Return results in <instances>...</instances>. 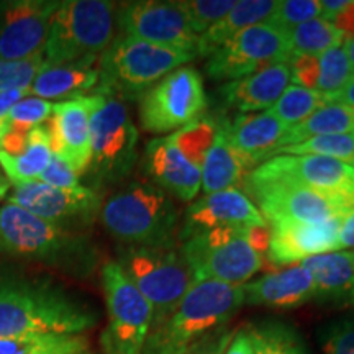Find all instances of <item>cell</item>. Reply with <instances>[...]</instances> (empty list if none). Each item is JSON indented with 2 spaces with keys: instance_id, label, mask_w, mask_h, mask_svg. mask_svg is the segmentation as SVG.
<instances>
[{
  "instance_id": "1",
  "label": "cell",
  "mask_w": 354,
  "mask_h": 354,
  "mask_svg": "<svg viewBox=\"0 0 354 354\" xmlns=\"http://www.w3.org/2000/svg\"><path fill=\"white\" fill-rule=\"evenodd\" d=\"M97 313L46 279L0 271V338L32 335H82Z\"/></svg>"
},
{
  "instance_id": "2",
  "label": "cell",
  "mask_w": 354,
  "mask_h": 354,
  "mask_svg": "<svg viewBox=\"0 0 354 354\" xmlns=\"http://www.w3.org/2000/svg\"><path fill=\"white\" fill-rule=\"evenodd\" d=\"M0 251L74 277H87L100 259L88 234L59 227L12 203L0 207Z\"/></svg>"
},
{
  "instance_id": "3",
  "label": "cell",
  "mask_w": 354,
  "mask_h": 354,
  "mask_svg": "<svg viewBox=\"0 0 354 354\" xmlns=\"http://www.w3.org/2000/svg\"><path fill=\"white\" fill-rule=\"evenodd\" d=\"M243 305V286L194 281L183 299L153 322L143 354H183L207 335L227 326Z\"/></svg>"
},
{
  "instance_id": "4",
  "label": "cell",
  "mask_w": 354,
  "mask_h": 354,
  "mask_svg": "<svg viewBox=\"0 0 354 354\" xmlns=\"http://www.w3.org/2000/svg\"><path fill=\"white\" fill-rule=\"evenodd\" d=\"M99 218L122 246L176 248L180 216L171 196L148 180H133L104 201Z\"/></svg>"
},
{
  "instance_id": "5",
  "label": "cell",
  "mask_w": 354,
  "mask_h": 354,
  "mask_svg": "<svg viewBox=\"0 0 354 354\" xmlns=\"http://www.w3.org/2000/svg\"><path fill=\"white\" fill-rule=\"evenodd\" d=\"M196 57L194 53L179 48L118 35L97 59L99 84L95 94L117 97L125 104L140 100L154 84Z\"/></svg>"
},
{
  "instance_id": "6",
  "label": "cell",
  "mask_w": 354,
  "mask_h": 354,
  "mask_svg": "<svg viewBox=\"0 0 354 354\" xmlns=\"http://www.w3.org/2000/svg\"><path fill=\"white\" fill-rule=\"evenodd\" d=\"M117 3L105 0H64L53 13L44 61L69 64L95 61L115 38Z\"/></svg>"
},
{
  "instance_id": "7",
  "label": "cell",
  "mask_w": 354,
  "mask_h": 354,
  "mask_svg": "<svg viewBox=\"0 0 354 354\" xmlns=\"http://www.w3.org/2000/svg\"><path fill=\"white\" fill-rule=\"evenodd\" d=\"M138 128L125 102L104 95L92 115L91 162L84 176L91 184L87 187L100 192L122 184L138 162Z\"/></svg>"
},
{
  "instance_id": "8",
  "label": "cell",
  "mask_w": 354,
  "mask_h": 354,
  "mask_svg": "<svg viewBox=\"0 0 354 354\" xmlns=\"http://www.w3.org/2000/svg\"><path fill=\"white\" fill-rule=\"evenodd\" d=\"M251 228H216L196 233L179 251L192 271L194 281H216L245 286L264 266V254L250 241Z\"/></svg>"
},
{
  "instance_id": "9",
  "label": "cell",
  "mask_w": 354,
  "mask_h": 354,
  "mask_svg": "<svg viewBox=\"0 0 354 354\" xmlns=\"http://www.w3.org/2000/svg\"><path fill=\"white\" fill-rule=\"evenodd\" d=\"M109 322L100 335L104 354H143L153 325V308L131 284L117 261L100 271Z\"/></svg>"
},
{
  "instance_id": "10",
  "label": "cell",
  "mask_w": 354,
  "mask_h": 354,
  "mask_svg": "<svg viewBox=\"0 0 354 354\" xmlns=\"http://www.w3.org/2000/svg\"><path fill=\"white\" fill-rule=\"evenodd\" d=\"M117 263L153 308V322L183 299L194 276L177 248L122 246Z\"/></svg>"
},
{
  "instance_id": "11",
  "label": "cell",
  "mask_w": 354,
  "mask_h": 354,
  "mask_svg": "<svg viewBox=\"0 0 354 354\" xmlns=\"http://www.w3.org/2000/svg\"><path fill=\"white\" fill-rule=\"evenodd\" d=\"M207 105L209 100L201 73L192 66H183L140 97V125L153 135L177 131L201 118Z\"/></svg>"
},
{
  "instance_id": "12",
  "label": "cell",
  "mask_w": 354,
  "mask_h": 354,
  "mask_svg": "<svg viewBox=\"0 0 354 354\" xmlns=\"http://www.w3.org/2000/svg\"><path fill=\"white\" fill-rule=\"evenodd\" d=\"M246 190L259 205L266 221L292 220L320 225L342 220L354 210L351 194L322 192L284 180H254L246 177Z\"/></svg>"
},
{
  "instance_id": "13",
  "label": "cell",
  "mask_w": 354,
  "mask_h": 354,
  "mask_svg": "<svg viewBox=\"0 0 354 354\" xmlns=\"http://www.w3.org/2000/svg\"><path fill=\"white\" fill-rule=\"evenodd\" d=\"M292 57L289 33L263 21L236 35L216 50L205 64V73L215 81H236Z\"/></svg>"
},
{
  "instance_id": "14",
  "label": "cell",
  "mask_w": 354,
  "mask_h": 354,
  "mask_svg": "<svg viewBox=\"0 0 354 354\" xmlns=\"http://www.w3.org/2000/svg\"><path fill=\"white\" fill-rule=\"evenodd\" d=\"M6 201L39 218L71 230L94 223L104 205V197L99 190L87 185L57 189L39 180L12 184Z\"/></svg>"
},
{
  "instance_id": "15",
  "label": "cell",
  "mask_w": 354,
  "mask_h": 354,
  "mask_svg": "<svg viewBox=\"0 0 354 354\" xmlns=\"http://www.w3.org/2000/svg\"><path fill=\"white\" fill-rule=\"evenodd\" d=\"M115 25L120 30V35L125 37L179 48L196 55L198 35L190 28L177 2L136 0L117 3Z\"/></svg>"
},
{
  "instance_id": "16",
  "label": "cell",
  "mask_w": 354,
  "mask_h": 354,
  "mask_svg": "<svg viewBox=\"0 0 354 354\" xmlns=\"http://www.w3.org/2000/svg\"><path fill=\"white\" fill-rule=\"evenodd\" d=\"M254 180H284L322 192L354 196V167L317 154H279L250 172Z\"/></svg>"
},
{
  "instance_id": "17",
  "label": "cell",
  "mask_w": 354,
  "mask_h": 354,
  "mask_svg": "<svg viewBox=\"0 0 354 354\" xmlns=\"http://www.w3.org/2000/svg\"><path fill=\"white\" fill-rule=\"evenodd\" d=\"M104 100L100 94H87L73 100L56 102L44 125L51 138L53 154L64 159L79 177L86 176L91 162L92 115Z\"/></svg>"
},
{
  "instance_id": "18",
  "label": "cell",
  "mask_w": 354,
  "mask_h": 354,
  "mask_svg": "<svg viewBox=\"0 0 354 354\" xmlns=\"http://www.w3.org/2000/svg\"><path fill=\"white\" fill-rule=\"evenodd\" d=\"M56 0L0 2V59L17 61L44 53Z\"/></svg>"
},
{
  "instance_id": "19",
  "label": "cell",
  "mask_w": 354,
  "mask_h": 354,
  "mask_svg": "<svg viewBox=\"0 0 354 354\" xmlns=\"http://www.w3.org/2000/svg\"><path fill=\"white\" fill-rule=\"evenodd\" d=\"M268 221L254 202L240 189H227L196 198L184 214L179 240L216 228H264Z\"/></svg>"
},
{
  "instance_id": "20",
  "label": "cell",
  "mask_w": 354,
  "mask_h": 354,
  "mask_svg": "<svg viewBox=\"0 0 354 354\" xmlns=\"http://www.w3.org/2000/svg\"><path fill=\"white\" fill-rule=\"evenodd\" d=\"M141 169L148 183L180 202H194L202 189L201 167L177 148L171 135L146 143Z\"/></svg>"
},
{
  "instance_id": "21",
  "label": "cell",
  "mask_w": 354,
  "mask_h": 354,
  "mask_svg": "<svg viewBox=\"0 0 354 354\" xmlns=\"http://www.w3.org/2000/svg\"><path fill=\"white\" fill-rule=\"evenodd\" d=\"M342 220L312 225L292 220L272 221L266 256L274 266H292L312 256L338 251Z\"/></svg>"
},
{
  "instance_id": "22",
  "label": "cell",
  "mask_w": 354,
  "mask_h": 354,
  "mask_svg": "<svg viewBox=\"0 0 354 354\" xmlns=\"http://www.w3.org/2000/svg\"><path fill=\"white\" fill-rule=\"evenodd\" d=\"M245 305L279 310L297 308L313 302V282L302 264L264 274L243 286Z\"/></svg>"
},
{
  "instance_id": "23",
  "label": "cell",
  "mask_w": 354,
  "mask_h": 354,
  "mask_svg": "<svg viewBox=\"0 0 354 354\" xmlns=\"http://www.w3.org/2000/svg\"><path fill=\"white\" fill-rule=\"evenodd\" d=\"M290 86L289 63H277L251 74L230 81L220 87V99L227 107L241 113L266 112Z\"/></svg>"
},
{
  "instance_id": "24",
  "label": "cell",
  "mask_w": 354,
  "mask_h": 354,
  "mask_svg": "<svg viewBox=\"0 0 354 354\" xmlns=\"http://www.w3.org/2000/svg\"><path fill=\"white\" fill-rule=\"evenodd\" d=\"M313 282V302L336 308L354 307V263L349 251L312 256L302 263Z\"/></svg>"
},
{
  "instance_id": "25",
  "label": "cell",
  "mask_w": 354,
  "mask_h": 354,
  "mask_svg": "<svg viewBox=\"0 0 354 354\" xmlns=\"http://www.w3.org/2000/svg\"><path fill=\"white\" fill-rule=\"evenodd\" d=\"M218 125L230 143L253 158L258 165H263L271 158L287 130L284 123L269 110L259 113H240L233 120L221 118Z\"/></svg>"
},
{
  "instance_id": "26",
  "label": "cell",
  "mask_w": 354,
  "mask_h": 354,
  "mask_svg": "<svg viewBox=\"0 0 354 354\" xmlns=\"http://www.w3.org/2000/svg\"><path fill=\"white\" fill-rule=\"evenodd\" d=\"M94 61L69 64H48L44 61L30 87V95L43 100H73L95 91L99 71Z\"/></svg>"
},
{
  "instance_id": "27",
  "label": "cell",
  "mask_w": 354,
  "mask_h": 354,
  "mask_svg": "<svg viewBox=\"0 0 354 354\" xmlns=\"http://www.w3.org/2000/svg\"><path fill=\"white\" fill-rule=\"evenodd\" d=\"M258 166L253 158L241 153L230 143L225 131L216 123L215 140L201 167L202 192L207 196L220 190L234 189Z\"/></svg>"
},
{
  "instance_id": "28",
  "label": "cell",
  "mask_w": 354,
  "mask_h": 354,
  "mask_svg": "<svg viewBox=\"0 0 354 354\" xmlns=\"http://www.w3.org/2000/svg\"><path fill=\"white\" fill-rule=\"evenodd\" d=\"M276 2L271 0H241L234 2L223 19L210 26L205 33H202L197 39L196 56L210 57L223 44L233 39L236 35L245 32L250 26H254L271 19Z\"/></svg>"
},
{
  "instance_id": "29",
  "label": "cell",
  "mask_w": 354,
  "mask_h": 354,
  "mask_svg": "<svg viewBox=\"0 0 354 354\" xmlns=\"http://www.w3.org/2000/svg\"><path fill=\"white\" fill-rule=\"evenodd\" d=\"M342 133H354V109L342 104H328L318 109L304 122L287 128L279 141L277 149L300 145L318 136L342 135Z\"/></svg>"
},
{
  "instance_id": "30",
  "label": "cell",
  "mask_w": 354,
  "mask_h": 354,
  "mask_svg": "<svg viewBox=\"0 0 354 354\" xmlns=\"http://www.w3.org/2000/svg\"><path fill=\"white\" fill-rule=\"evenodd\" d=\"M51 138L46 125L32 130L28 146L19 156H8V154L0 151V166H2L3 174L10 180V184L38 180L43 171L51 162Z\"/></svg>"
},
{
  "instance_id": "31",
  "label": "cell",
  "mask_w": 354,
  "mask_h": 354,
  "mask_svg": "<svg viewBox=\"0 0 354 354\" xmlns=\"http://www.w3.org/2000/svg\"><path fill=\"white\" fill-rule=\"evenodd\" d=\"M88 351L84 335H32L0 338V354H81Z\"/></svg>"
},
{
  "instance_id": "32",
  "label": "cell",
  "mask_w": 354,
  "mask_h": 354,
  "mask_svg": "<svg viewBox=\"0 0 354 354\" xmlns=\"http://www.w3.org/2000/svg\"><path fill=\"white\" fill-rule=\"evenodd\" d=\"M254 354H310L300 335L279 320H263L246 328Z\"/></svg>"
},
{
  "instance_id": "33",
  "label": "cell",
  "mask_w": 354,
  "mask_h": 354,
  "mask_svg": "<svg viewBox=\"0 0 354 354\" xmlns=\"http://www.w3.org/2000/svg\"><path fill=\"white\" fill-rule=\"evenodd\" d=\"M287 33L292 56H320L322 53L342 46L344 43V35L331 21L322 17L294 26Z\"/></svg>"
},
{
  "instance_id": "34",
  "label": "cell",
  "mask_w": 354,
  "mask_h": 354,
  "mask_svg": "<svg viewBox=\"0 0 354 354\" xmlns=\"http://www.w3.org/2000/svg\"><path fill=\"white\" fill-rule=\"evenodd\" d=\"M328 104V94H323L317 88H307L292 84L286 88L284 94L279 97L276 104L269 109V112L289 128L304 122L310 115L315 113L318 109Z\"/></svg>"
},
{
  "instance_id": "35",
  "label": "cell",
  "mask_w": 354,
  "mask_h": 354,
  "mask_svg": "<svg viewBox=\"0 0 354 354\" xmlns=\"http://www.w3.org/2000/svg\"><path fill=\"white\" fill-rule=\"evenodd\" d=\"M279 154H292V156H302V154H317V156H326L344 165L354 167V133H342V135L318 136L300 145L286 146L277 149L272 156ZM269 158V159H271Z\"/></svg>"
},
{
  "instance_id": "36",
  "label": "cell",
  "mask_w": 354,
  "mask_h": 354,
  "mask_svg": "<svg viewBox=\"0 0 354 354\" xmlns=\"http://www.w3.org/2000/svg\"><path fill=\"white\" fill-rule=\"evenodd\" d=\"M216 133V123L209 117H201L190 125L172 133V140L177 148L197 167H202L205 154L214 143Z\"/></svg>"
},
{
  "instance_id": "37",
  "label": "cell",
  "mask_w": 354,
  "mask_h": 354,
  "mask_svg": "<svg viewBox=\"0 0 354 354\" xmlns=\"http://www.w3.org/2000/svg\"><path fill=\"white\" fill-rule=\"evenodd\" d=\"M351 77L353 71L343 44L331 48V50L322 53L318 56L317 91L323 92V94H333V92L339 91Z\"/></svg>"
},
{
  "instance_id": "38",
  "label": "cell",
  "mask_w": 354,
  "mask_h": 354,
  "mask_svg": "<svg viewBox=\"0 0 354 354\" xmlns=\"http://www.w3.org/2000/svg\"><path fill=\"white\" fill-rule=\"evenodd\" d=\"M53 102L38 99V97L28 95L24 100H20L10 110L7 118L0 125V131L13 128V130L21 131H32L35 128L41 127L50 120L53 113Z\"/></svg>"
},
{
  "instance_id": "39",
  "label": "cell",
  "mask_w": 354,
  "mask_h": 354,
  "mask_svg": "<svg viewBox=\"0 0 354 354\" xmlns=\"http://www.w3.org/2000/svg\"><path fill=\"white\" fill-rule=\"evenodd\" d=\"M177 6L184 12L194 33L201 37L232 10L234 2L233 0H179Z\"/></svg>"
},
{
  "instance_id": "40",
  "label": "cell",
  "mask_w": 354,
  "mask_h": 354,
  "mask_svg": "<svg viewBox=\"0 0 354 354\" xmlns=\"http://www.w3.org/2000/svg\"><path fill=\"white\" fill-rule=\"evenodd\" d=\"M322 17V2L320 0H279L276 2L271 19L272 25L279 28L289 30L305 21L320 19Z\"/></svg>"
},
{
  "instance_id": "41",
  "label": "cell",
  "mask_w": 354,
  "mask_h": 354,
  "mask_svg": "<svg viewBox=\"0 0 354 354\" xmlns=\"http://www.w3.org/2000/svg\"><path fill=\"white\" fill-rule=\"evenodd\" d=\"M44 64V53L25 57V59H0V92L13 88L32 87L33 79Z\"/></svg>"
},
{
  "instance_id": "42",
  "label": "cell",
  "mask_w": 354,
  "mask_h": 354,
  "mask_svg": "<svg viewBox=\"0 0 354 354\" xmlns=\"http://www.w3.org/2000/svg\"><path fill=\"white\" fill-rule=\"evenodd\" d=\"M323 354H354V315L336 318L320 330Z\"/></svg>"
},
{
  "instance_id": "43",
  "label": "cell",
  "mask_w": 354,
  "mask_h": 354,
  "mask_svg": "<svg viewBox=\"0 0 354 354\" xmlns=\"http://www.w3.org/2000/svg\"><path fill=\"white\" fill-rule=\"evenodd\" d=\"M79 179H81V177H79L77 172L73 169V166L68 165L64 159L53 154L51 162L48 165L46 169L43 171V174L39 176L38 180L57 189H74L81 185Z\"/></svg>"
},
{
  "instance_id": "44",
  "label": "cell",
  "mask_w": 354,
  "mask_h": 354,
  "mask_svg": "<svg viewBox=\"0 0 354 354\" xmlns=\"http://www.w3.org/2000/svg\"><path fill=\"white\" fill-rule=\"evenodd\" d=\"M290 81L294 86L315 88L318 79V56H292L289 59Z\"/></svg>"
},
{
  "instance_id": "45",
  "label": "cell",
  "mask_w": 354,
  "mask_h": 354,
  "mask_svg": "<svg viewBox=\"0 0 354 354\" xmlns=\"http://www.w3.org/2000/svg\"><path fill=\"white\" fill-rule=\"evenodd\" d=\"M234 331L236 330L230 328L228 325L223 326V328H218L214 333L202 338L201 342L194 343L183 354H225L230 342H232Z\"/></svg>"
},
{
  "instance_id": "46",
  "label": "cell",
  "mask_w": 354,
  "mask_h": 354,
  "mask_svg": "<svg viewBox=\"0 0 354 354\" xmlns=\"http://www.w3.org/2000/svg\"><path fill=\"white\" fill-rule=\"evenodd\" d=\"M30 95V87L24 88H13V91H3L0 92V125L7 118V115L10 113V110L19 104L20 100H24L25 97Z\"/></svg>"
},
{
  "instance_id": "47",
  "label": "cell",
  "mask_w": 354,
  "mask_h": 354,
  "mask_svg": "<svg viewBox=\"0 0 354 354\" xmlns=\"http://www.w3.org/2000/svg\"><path fill=\"white\" fill-rule=\"evenodd\" d=\"M354 248V210L349 212L342 218L338 234V251Z\"/></svg>"
},
{
  "instance_id": "48",
  "label": "cell",
  "mask_w": 354,
  "mask_h": 354,
  "mask_svg": "<svg viewBox=\"0 0 354 354\" xmlns=\"http://www.w3.org/2000/svg\"><path fill=\"white\" fill-rule=\"evenodd\" d=\"M225 354H254L253 343H251L250 335L246 328L234 331L232 342H230Z\"/></svg>"
},
{
  "instance_id": "49",
  "label": "cell",
  "mask_w": 354,
  "mask_h": 354,
  "mask_svg": "<svg viewBox=\"0 0 354 354\" xmlns=\"http://www.w3.org/2000/svg\"><path fill=\"white\" fill-rule=\"evenodd\" d=\"M322 2V19L328 20L333 24V20L338 15L346 10L351 6L353 0H320Z\"/></svg>"
},
{
  "instance_id": "50",
  "label": "cell",
  "mask_w": 354,
  "mask_h": 354,
  "mask_svg": "<svg viewBox=\"0 0 354 354\" xmlns=\"http://www.w3.org/2000/svg\"><path fill=\"white\" fill-rule=\"evenodd\" d=\"M333 25L344 35V38L354 37V0L342 15H338L333 20Z\"/></svg>"
},
{
  "instance_id": "51",
  "label": "cell",
  "mask_w": 354,
  "mask_h": 354,
  "mask_svg": "<svg viewBox=\"0 0 354 354\" xmlns=\"http://www.w3.org/2000/svg\"><path fill=\"white\" fill-rule=\"evenodd\" d=\"M328 99L330 104H342L354 109V76L339 91L328 94Z\"/></svg>"
},
{
  "instance_id": "52",
  "label": "cell",
  "mask_w": 354,
  "mask_h": 354,
  "mask_svg": "<svg viewBox=\"0 0 354 354\" xmlns=\"http://www.w3.org/2000/svg\"><path fill=\"white\" fill-rule=\"evenodd\" d=\"M344 51H346L348 59H349V66H351L353 76H354V37L353 38H344Z\"/></svg>"
},
{
  "instance_id": "53",
  "label": "cell",
  "mask_w": 354,
  "mask_h": 354,
  "mask_svg": "<svg viewBox=\"0 0 354 354\" xmlns=\"http://www.w3.org/2000/svg\"><path fill=\"white\" fill-rule=\"evenodd\" d=\"M10 187H12L10 180H8L7 177L2 174V172H0V198H3V197L7 196L8 190H10Z\"/></svg>"
},
{
  "instance_id": "54",
  "label": "cell",
  "mask_w": 354,
  "mask_h": 354,
  "mask_svg": "<svg viewBox=\"0 0 354 354\" xmlns=\"http://www.w3.org/2000/svg\"><path fill=\"white\" fill-rule=\"evenodd\" d=\"M349 253H351V258H353V263H354V248H353L351 251H349Z\"/></svg>"
},
{
  "instance_id": "55",
  "label": "cell",
  "mask_w": 354,
  "mask_h": 354,
  "mask_svg": "<svg viewBox=\"0 0 354 354\" xmlns=\"http://www.w3.org/2000/svg\"><path fill=\"white\" fill-rule=\"evenodd\" d=\"M81 354H94V353H91V351H84V353H81Z\"/></svg>"
}]
</instances>
